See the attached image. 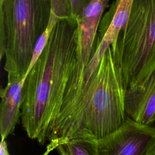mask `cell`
Listing matches in <instances>:
<instances>
[{
	"instance_id": "obj_1",
	"label": "cell",
	"mask_w": 155,
	"mask_h": 155,
	"mask_svg": "<svg viewBox=\"0 0 155 155\" xmlns=\"http://www.w3.org/2000/svg\"><path fill=\"white\" fill-rule=\"evenodd\" d=\"M125 87L111 46L87 81L67 85L61 109L50 128L48 140L55 150L72 140L98 141L125 120Z\"/></svg>"
},
{
	"instance_id": "obj_2",
	"label": "cell",
	"mask_w": 155,
	"mask_h": 155,
	"mask_svg": "<svg viewBox=\"0 0 155 155\" xmlns=\"http://www.w3.org/2000/svg\"><path fill=\"white\" fill-rule=\"evenodd\" d=\"M78 24L62 18L27 76L23 87L21 123L28 137L44 145L61 109L68 83L78 66Z\"/></svg>"
},
{
	"instance_id": "obj_3",
	"label": "cell",
	"mask_w": 155,
	"mask_h": 155,
	"mask_svg": "<svg viewBox=\"0 0 155 155\" xmlns=\"http://www.w3.org/2000/svg\"><path fill=\"white\" fill-rule=\"evenodd\" d=\"M50 13L51 0H0V56L7 84L25 76Z\"/></svg>"
},
{
	"instance_id": "obj_4",
	"label": "cell",
	"mask_w": 155,
	"mask_h": 155,
	"mask_svg": "<svg viewBox=\"0 0 155 155\" xmlns=\"http://www.w3.org/2000/svg\"><path fill=\"white\" fill-rule=\"evenodd\" d=\"M125 89L155 71V0H133L127 22L111 45Z\"/></svg>"
},
{
	"instance_id": "obj_5",
	"label": "cell",
	"mask_w": 155,
	"mask_h": 155,
	"mask_svg": "<svg viewBox=\"0 0 155 155\" xmlns=\"http://www.w3.org/2000/svg\"><path fill=\"white\" fill-rule=\"evenodd\" d=\"M155 142V127L127 117L115 131L97 141L98 155H147Z\"/></svg>"
},
{
	"instance_id": "obj_6",
	"label": "cell",
	"mask_w": 155,
	"mask_h": 155,
	"mask_svg": "<svg viewBox=\"0 0 155 155\" xmlns=\"http://www.w3.org/2000/svg\"><path fill=\"white\" fill-rule=\"evenodd\" d=\"M110 0H89L82 12L77 17L78 41V66L68 84L79 83L92 56L93 42L102 14Z\"/></svg>"
},
{
	"instance_id": "obj_7",
	"label": "cell",
	"mask_w": 155,
	"mask_h": 155,
	"mask_svg": "<svg viewBox=\"0 0 155 155\" xmlns=\"http://www.w3.org/2000/svg\"><path fill=\"white\" fill-rule=\"evenodd\" d=\"M126 117L143 125L155 122V71L144 82L127 88L124 99Z\"/></svg>"
},
{
	"instance_id": "obj_8",
	"label": "cell",
	"mask_w": 155,
	"mask_h": 155,
	"mask_svg": "<svg viewBox=\"0 0 155 155\" xmlns=\"http://www.w3.org/2000/svg\"><path fill=\"white\" fill-rule=\"evenodd\" d=\"M25 78L20 82L7 84L1 89L0 133L1 140L14 132L21 116L22 87Z\"/></svg>"
},
{
	"instance_id": "obj_9",
	"label": "cell",
	"mask_w": 155,
	"mask_h": 155,
	"mask_svg": "<svg viewBox=\"0 0 155 155\" xmlns=\"http://www.w3.org/2000/svg\"><path fill=\"white\" fill-rule=\"evenodd\" d=\"M133 0H117L112 19L108 25L102 41L109 45L114 43L120 31L128 21Z\"/></svg>"
},
{
	"instance_id": "obj_10",
	"label": "cell",
	"mask_w": 155,
	"mask_h": 155,
	"mask_svg": "<svg viewBox=\"0 0 155 155\" xmlns=\"http://www.w3.org/2000/svg\"><path fill=\"white\" fill-rule=\"evenodd\" d=\"M56 150L59 155H98L97 141L89 139L70 140Z\"/></svg>"
},
{
	"instance_id": "obj_11",
	"label": "cell",
	"mask_w": 155,
	"mask_h": 155,
	"mask_svg": "<svg viewBox=\"0 0 155 155\" xmlns=\"http://www.w3.org/2000/svg\"><path fill=\"white\" fill-rule=\"evenodd\" d=\"M61 19H62V18L60 16H59L53 10H52L51 8L50 17V20H49L48 26H47V28L45 29V30L39 37V38L38 39V40L35 45L34 49L33 51V54H32V58H31V62L29 65V68H28V71L26 73L25 76L24 77L25 79H26L27 76H28L29 72L31 71V68L34 66L35 64L41 54L43 51L54 25L58 22V21Z\"/></svg>"
},
{
	"instance_id": "obj_12",
	"label": "cell",
	"mask_w": 155,
	"mask_h": 155,
	"mask_svg": "<svg viewBox=\"0 0 155 155\" xmlns=\"http://www.w3.org/2000/svg\"><path fill=\"white\" fill-rule=\"evenodd\" d=\"M88 1L89 0H68L73 18L76 20L77 17L82 12Z\"/></svg>"
},
{
	"instance_id": "obj_13",
	"label": "cell",
	"mask_w": 155,
	"mask_h": 155,
	"mask_svg": "<svg viewBox=\"0 0 155 155\" xmlns=\"http://www.w3.org/2000/svg\"><path fill=\"white\" fill-rule=\"evenodd\" d=\"M0 155H10L5 140H1L0 144Z\"/></svg>"
},
{
	"instance_id": "obj_14",
	"label": "cell",
	"mask_w": 155,
	"mask_h": 155,
	"mask_svg": "<svg viewBox=\"0 0 155 155\" xmlns=\"http://www.w3.org/2000/svg\"><path fill=\"white\" fill-rule=\"evenodd\" d=\"M53 150H54V148L53 147H51V145H50L49 144H48L47 146V147H46V150H45V151L44 152V153H43V154H41V155H48V154H49L51 151H53Z\"/></svg>"
},
{
	"instance_id": "obj_15",
	"label": "cell",
	"mask_w": 155,
	"mask_h": 155,
	"mask_svg": "<svg viewBox=\"0 0 155 155\" xmlns=\"http://www.w3.org/2000/svg\"><path fill=\"white\" fill-rule=\"evenodd\" d=\"M147 155H155V142L151 147Z\"/></svg>"
}]
</instances>
